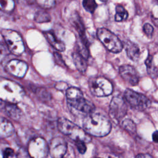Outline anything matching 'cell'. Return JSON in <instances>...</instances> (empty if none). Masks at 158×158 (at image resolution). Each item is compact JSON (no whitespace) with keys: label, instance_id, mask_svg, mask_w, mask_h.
<instances>
[{"label":"cell","instance_id":"277c9868","mask_svg":"<svg viewBox=\"0 0 158 158\" xmlns=\"http://www.w3.org/2000/svg\"><path fill=\"white\" fill-rule=\"evenodd\" d=\"M57 127L61 133L74 141L81 140L85 143L91 141V138L84 130L65 118L62 117L58 119Z\"/></svg>","mask_w":158,"mask_h":158},{"label":"cell","instance_id":"8992f818","mask_svg":"<svg viewBox=\"0 0 158 158\" xmlns=\"http://www.w3.org/2000/svg\"><path fill=\"white\" fill-rule=\"evenodd\" d=\"M89 89L95 96L104 97L110 95L113 91V86L110 81L103 77H93L88 81Z\"/></svg>","mask_w":158,"mask_h":158},{"label":"cell","instance_id":"4dcf8cb0","mask_svg":"<svg viewBox=\"0 0 158 158\" xmlns=\"http://www.w3.org/2000/svg\"><path fill=\"white\" fill-rule=\"evenodd\" d=\"M54 58H55V60H56V62H57V63H58V64L59 65H64V61L62 60V57H61V56L60 55V54H59L58 53H57V52H56V53H54Z\"/></svg>","mask_w":158,"mask_h":158},{"label":"cell","instance_id":"7c38bea8","mask_svg":"<svg viewBox=\"0 0 158 158\" xmlns=\"http://www.w3.org/2000/svg\"><path fill=\"white\" fill-rule=\"evenodd\" d=\"M6 70L11 75L17 78H23L28 70V65L26 62L19 60L12 59L6 65Z\"/></svg>","mask_w":158,"mask_h":158},{"label":"cell","instance_id":"52a82bcc","mask_svg":"<svg viewBox=\"0 0 158 158\" xmlns=\"http://www.w3.org/2000/svg\"><path fill=\"white\" fill-rule=\"evenodd\" d=\"M96 34L98 39L109 51L117 53L122 50L123 44L121 41L110 30L100 28L97 30Z\"/></svg>","mask_w":158,"mask_h":158},{"label":"cell","instance_id":"1f68e13d","mask_svg":"<svg viewBox=\"0 0 158 158\" xmlns=\"http://www.w3.org/2000/svg\"><path fill=\"white\" fill-rule=\"evenodd\" d=\"M17 158H30V156L28 154V152L24 150H20L18 153Z\"/></svg>","mask_w":158,"mask_h":158},{"label":"cell","instance_id":"30bf717a","mask_svg":"<svg viewBox=\"0 0 158 158\" xmlns=\"http://www.w3.org/2000/svg\"><path fill=\"white\" fill-rule=\"evenodd\" d=\"M127 113V106L120 96L114 97L109 106V115L114 120L118 122L123 118Z\"/></svg>","mask_w":158,"mask_h":158},{"label":"cell","instance_id":"e0dca14e","mask_svg":"<svg viewBox=\"0 0 158 158\" xmlns=\"http://www.w3.org/2000/svg\"><path fill=\"white\" fill-rule=\"evenodd\" d=\"M72 59L73 63L77 69V70L81 72L85 73L88 64L86 62V59L83 57L81 54L78 52H73L72 54Z\"/></svg>","mask_w":158,"mask_h":158},{"label":"cell","instance_id":"7402d4cb","mask_svg":"<svg viewBox=\"0 0 158 158\" xmlns=\"http://www.w3.org/2000/svg\"><path fill=\"white\" fill-rule=\"evenodd\" d=\"M122 127L128 132L134 134L136 133V127L135 122L131 119H125L122 122Z\"/></svg>","mask_w":158,"mask_h":158},{"label":"cell","instance_id":"9c48e42d","mask_svg":"<svg viewBox=\"0 0 158 158\" xmlns=\"http://www.w3.org/2000/svg\"><path fill=\"white\" fill-rule=\"evenodd\" d=\"M27 152L30 158H46L49 153L48 145L43 138H34L28 143Z\"/></svg>","mask_w":158,"mask_h":158},{"label":"cell","instance_id":"d6986e66","mask_svg":"<svg viewBox=\"0 0 158 158\" xmlns=\"http://www.w3.org/2000/svg\"><path fill=\"white\" fill-rule=\"evenodd\" d=\"M115 20L117 22H122L125 20L128 17V14L127 10L121 5H118L115 8Z\"/></svg>","mask_w":158,"mask_h":158},{"label":"cell","instance_id":"d4e9b609","mask_svg":"<svg viewBox=\"0 0 158 158\" xmlns=\"http://www.w3.org/2000/svg\"><path fill=\"white\" fill-rule=\"evenodd\" d=\"M38 4L43 8H51L54 6L56 0H36Z\"/></svg>","mask_w":158,"mask_h":158},{"label":"cell","instance_id":"ffe728a7","mask_svg":"<svg viewBox=\"0 0 158 158\" xmlns=\"http://www.w3.org/2000/svg\"><path fill=\"white\" fill-rule=\"evenodd\" d=\"M153 57L151 56H149L146 60V65L147 67L148 73L152 77H156L157 75V68L156 65H154L153 62Z\"/></svg>","mask_w":158,"mask_h":158},{"label":"cell","instance_id":"484cf974","mask_svg":"<svg viewBox=\"0 0 158 158\" xmlns=\"http://www.w3.org/2000/svg\"><path fill=\"white\" fill-rule=\"evenodd\" d=\"M37 95L42 100L46 101L49 100L51 98L50 94L45 89H38L37 90Z\"/></svg>","mask_w":158,"mask_h":158},{"label":"cell","instance_id":"8fae6325","mask_svg":"<svg viewBox=\"0 0 158 158\" xmlns=\"http://www.w3.org/2000/svg\"><path fill=\"white\" fill-rule=\"evenodd\" d=\"M48 145V152L51 158H62L67 152V142L61 137L53 138Z\"/></svg>","mask_w":158,"mask_h":158},{"label":"cell","instance_id":"603a6c76","mask_svg":"<svg viewBox=\"0 0 158 158\" xmlns=\"http://www.w3.org/2000/svg\"><path fill=\"white\" fill-rule=\"evenodd\" d=\"M83 6L87 12L93 13L97 7V4L95 0H83Z\"/></svg>","mask_w":158,"mask_h":158},{"label":"cell","instance_id":"2e32d148","mask_svg":"<svg viewBox=\"0 0 158 158\" xmlns=\"http://www.w3.org/2000/svg\"><path fill=\"white\" fill-rule=\"evenodd\" d=\"M126 52L127 56L133 61L137 62L140 57L139 46L135 43L128 41L126 45Z\"/></svg>","mask_w":158,"mask_h":158},{"label":"cell","instance_id":"5bb4252c","mask_svg":"<svg viewBox=\"0 0 158 158\" xmlns=\"http://www.w3.org/2000/svg\"><path fill=\"white\" fill-rule=\"evenodd\" d=\"M43 34L48 43L56 50L59 51H64L65 50V44L62 41L57 38L53 31H45L43 32Z\"/></svg>","mask_w":158,"mask_h":158},{"label":"cell","instance_id":"44dd1931","mask_svg":"<svg viewBox=\"0 0 158 158\" xmlns=\"http://www.w3.org/2000/svg\"><path fill=\"white\" fill-rule=\"evenodd\" d=\"M14 7V0H0V9L3 12H11Z\"/></svg>","mask_w":158,"mask_h":158},{"label":"cell","instance_id":"4316f807","mask_svg":"<svg viewBox=\"0 0 158 158\" xmlns=\"http://www.w3.org/2000/svg\"><path fill=\"white\" fill-rule=\"evenodd\" d=\"M143 30L148 37L151 38L152 36L154 33V28L151 24L148 23H145L143 27Z\"/></svg>","mask_w":158,"mask_h":158},{"label":"cell","instance_id":"3957f363","mask_svg":"<svg viewBox=\"0 0 158 158\" xmlns=\"http://www.w3.org/2000/svg\"><path fill=\"white\" fill-rule=\"evenodd\" d=\"M24 91L18 83L0 77V99L8 103L15 104L23 98Z\"/></svg>","mask_w":158,"mask_h":158},{"label":"cell","instance_id":"cb8c5ba5","mask_svg":"<svg viewBox=\"0 0 158 158\" xmlns=\"http://www.w3.org/2000/svg\"><path fill=\"white\" fill-rule=\"evenodd\" d=\"M35 20L38 23L47 22L50 20V16L46 12L39 11L36 13L35 15Z\"/></svg>","mask_w":158,"mask_h":158},{"label":"cell","instance_id":"7a4b0ae2","mask_svg":"<svg viewBox=\"0 0 158 158\" xmlns=\"http://www.w3.org/2000/svg\"><path fill=\"white\" fill-rule=\"evenodd\" d=\"M67 101L71 110L88 115L94 110V105L85 99L80 89L75 87L69 88L66 91Z\"/></svg>","mask_w":158,"mask_h":158},{"label":"cell","instance_id":"4fadbf2b","mask_svg":"<svg viewBox=\"0 0 158 158\" xmlns=\"http://www.w3.org/2000/svg\"><path fill=\"white\" fill-rule=\"evenodd\" d=\"M119 73L122 78L130 85L135 86L139 82V75L136 70L131 65L124 64L120 67Z\"/></svg>","mask_w":158,"mask_h":158},{"label":"cell","instance_id":"e575fe53","mask_svg":"<svg viewBox=\"0 0 158 158\" xmlns=\"http://www.w3.org/2000/svg\"><path fill=\"white\" fill-rule=\"evenodd\" d=\"M100 1H101V2H107L108 0H100Z\"/></svg>","mask_w":158,"mask_h":158},{"label":"cell","instance_id":"d6a6232c","mask_svg":"<svg viewBox=\"0 0 158 158\" xmlns=\"http://www.w3.org/2000/svg\"><path fill=\"white\" fill-rule=\"evenodd\" d=\"M136 158H154L149 154H139L136 156Z\"/></svg>","mask_w":158,"mask_h":158},{"label":"cell","instance_id":"5b68a950","mask_svg":"<svg viewBox=\"0 0 158 158\" xmlns=\"http://www.w3.org/2000/svg\"><path fill=\"white\" fill-rule=\"evenodd\" d=\"M1 35L9 52L16 56H19L24 52L25 46L23 40L18 32L9 29H4L1 31Z\"/></svg>","mask_w":158,"mask_h":158},{"label":"cell","instance_id":"f1b7e54d","mask_svg":"<svg viewBox=\"0 0 158 158\" xmlns=\"http://www.w3.org/2000/svg\"><path fill=\"white\" fill-rule=\"evenodd\" d=\"M75 145L78 151L80 152V153L84 154L86 151V146L85 143L81 140H76L75 141Z\"/></svg>","mask_w":158,"mask_h":158},{"label":"cell","instance_id":"ac0fdd59","mask_svg":"<svg viewBox=\"0 0 158 158\" xmlns=\"http://www.w3.org/2000/svg\"><path fill=\"white\" fill-rule=\"evenodd\" d=\"M6 111L8 115L14 120H17L22 115V112L15 104L8 103L6 106Z\"/></svg>","mask_w":158,"mask_h":158},{"label":"cell","instance_id":"83f0119b","mask_svg":"<svg viewBox=\"0 0 158 158\" xmlns=\"http://www.w3.org/2000/svg\"><path fill=\"white\" fill-rule=\"evenodd\" d=\"M9 50L2 43H0V63L2 62L9 53Z\"/></svg>","mask_w":158,"mask_h":158},{"label":"cell","instance_id":"9a60e30c","mask_svg":"<svg viewBox=\"0 0 158 158\" xmlns=\"http://www.w3.org/2000/svg\"><path fill=\"white\" fill-rule=\"evenodd\" d=\"M14 132L12 123L4 117H0V138H5L10 136Z\"/></svg>","mask_w":158,"mask_h":158},{"label":"cell","instance_id":"6da1fadb","mask_svg":"<svg viewBox=\"0 0 158 158\" xmlns=\"http://www.w3.org/2000/svg\"><path fill=\"white\" fill-rule=\"evenodd\" d=\"M83 127L87 134L96 137H103L110 133L112 125L105 115L92 112L84 118Z\"/></svg>","mask_w":158,"mask_h":158},{"label":"cell","instance_id":"ba28073f","mask_svg":"<svg viewBox=\"0 0 158 158\" xmlns=\"http://www.w3.org/2000/svg\"><path fill=\"white\" fill-rule=\"evenodd\" d=\"M124 98L129 106L135 110L143 111L151 106L150 100L144 94L127 89L124 93Z\"/></svg>","mask_w":158,"mask_h":158},{"label":"cell","instance_id":"836d02e7","mask_svg":"<svg viewBox=\"0 0 158 158\" xmlns=\"http://www.w3.org/2000/svg\"><path fill=\"white\" fill-rule=\"evenodd\" d=\"M152 140L155 143H157L158 141V133L157 131H155L152 134Z\"/></svg>","mask_w":158,"mask_h":158},{"label":"cell","instance_id":"f546056e","mask_svg":"<svg viewBox=\"0 0 158 158\" xmlns=\"http://www.w3.org/2000/svg\"><path fill=\"white\" fill-rule=\"evenodd\" d=\"M14 154V150L11 148H7L4 151L3 153V158H9L10 156Z\"/></svg>","mask_w":158,"mask_h":158}]
</instances>
